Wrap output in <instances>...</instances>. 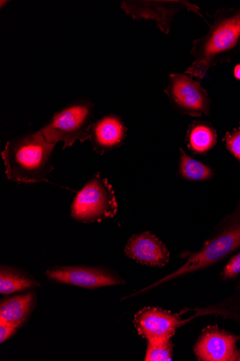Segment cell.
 Returning <instances> with one entry per match:
<instances>
[{
  "mask_svg": "<svg viewBox=\"0 0 240 361\" xmlns=\"http://www.w3.org/2000/svg\"><path fill=\"white\" fill-rule=\"evenodd\" d=\"M240 274V252L233 256L226 265L222 276L225 279L235 278Z\"/></svg>",
  "mask_w": 240,
  "mask_h": 361,
  "instance_id": "cell-19",
  "label": "cell"
},
{
  "mask_svg": "<svg viewBox=\"0 0 240 361\" xmlns=\"http://www.w3.org/2000/svg\"><path fill=\"white\" fill-rule=\"evenodd\" d=\"M240 336L208 326L203 329L197 341L194 351L198 360L233 361L236 360V342Z\"/></svg>",
  "mask_w": 240,
  "mask_h": 361,
  "instance_id": "cell-8",
  "label": "cell"
},
{
  "mask_svg": "<svg viewBox=\"0 0 240 361\" xmlns=\"http://www.w3.org/2000/svg\"><path fill=\"white\" fill-rule=\"evenodd\" d=\"M183 324L178 314L156 307H146L134 318L137 331L148 341L172 338Z\"/></svg>",
  "mask_w": 240,
  "mask_h": 361,
  "instance_id": "cell-9",
  "label": "cell"
},
{
  "mask_svg": "<svg viewBox=\"0 0 240 361\" xmlns=\"http://www.w3.org/2000/svg\"><path fill=\"white\" fill-rule=\"evenodd\" d=\"M229 152L238 160L240 165V127L227 133L224 138Z\"/></svg>",
  "mask_w": 240,
  "mask_h": 361,
  "instance_id": "cell-18",
  "label": "cell"
},
{
  "mask_svg": "<svg viewBox=\"0 0 240 361\" xmlns=\"http://www.w3.org/2000/svg\"><path fill=\"white\" fill-rule=\"evenodd\" d=\"M240 50V13L234 9L217 11L208 35L194 42V61L185 72L203 79L214 66L228 61Z\"/></svg>",
  "mask_w": 240,
  "mask_h": 361,
  "instance_id": "cell-1",
  "label": "cell"
},
{
  "mask_svg": "<svg viewBox=\"0 0 240 361\" xmlns=\"http://www.w3.org/2000/svg\"><path fill=\"white\" fill-rule=\"evenodd\" d=\"M121 8L134 20H155L165 35L169 34L175 16L182 10L194 12L203 18L200 8L187 1H125Z\"/></svg>",
  "mask_w": 240,
  "mask_h": 361,
  "instance_id": "cell-7",
  "label": "cell"
},
{
  "mask_svg": "<svg viewBox=\"0 0 240 361\" xmlns=\"http://www.w3.org/2000/svg\"><path fill=\"white\" fill-rule=\"evenodd\" d=\"M240 247V204L201 248L189 257L186 264L164 281L208 268Z\"/></svg>",
  "mask_w": 240,
  "mask_h": 361,
  "instance_id": "cell-3",
  "label": "cell"
},
{
  "mask_svg": "<svg viewBox=\"0 0 240 361\" xmlns=\"http://www.w3.org/2000/svg\"><path fill=\"white\" fill-rule=\"evenodd\" d=\"M94 106L89 101L72 104L54 114L51 121L39 130L51 144L63 142V149L71 147L77 140H89L88 128L93 117Z\"/></svg>",
  "mask_w": 240,
  "mask_h": 361,
  "instance_id": "cell-4",
  "label": "cell"
},
{
  "mask_svg": "<svg viewBox=\"0 0 240 361\" xmlns=\"http://www.w3.org/2000/svg\"><path fill=\"white\" fill-rule=\"evenodd\" d=\"M56 145L37 133L9 141L2 152L8 178L17 183L46 182L53 170L51 156Z\"/></svg>",
  "mask_w": 240,
  "mask_h": 361,
  "instance_id": "cell-2",
  "label": "cell"
},
{
  "mask_svg": "<svg viewBox=\"0 0 240 361\" xmlns=\"http://www.w3.org/2000/svg\"><path fill=\"white\" fill-rule=\"evenodd\" d=\"M17 328L11 324L0 319V343H3L16 332Z\"/></svg>",
  "mask_w": 240,
  "mask_h": 361,
  "instance_id": "cell-20",
  "label": "cell"
},
{
  "mask_svg": "<svg viewBox=\"0 0 240 361\" xmlns=\"http://www.w3.org/2000/svg\"><path fill=\"white\" fill-rule=\"evenodd\" d=\"M174 345L171 338H164L148 341V348L145 360L169 361L172 360Z\"/></svg>",
  "mask_w": 240,
  "mask_h": 361,
  "instance_id": "cell-17",
  "label": "cell"
},
{
  "mask_svg": "<svg viewBox=\"0 0 240 361\" xmlns=\"http://www.w3.org/2000/svg\"><path fill=\"white\" fill-rule=\"evenodd\" d=\"M118 209L113 186L107 179L97 173L75 197L72 216L80 222H100L114 217Z\"/></svg>",
  "mask_w": 240,
  "mask_h": 361,
  "instance_id": "cell-5",
  "label": "cell"
},
{
  "mask_svg": "<svg viewBox=\"0 0 240 361\" xmlns=\"http://www.w3.org/2000/svg\"><path fill=\"white\" fill-rule=\"evenodd\" d=\"M46 276L58 283L88 288L125 283L121 279L106 270L89 267H54L48 270Z\"/></svg>",
  "mask_w": 240,
  "mask_h": 361,
  "instance_id": "cell-10",
  "label": "cell"
},
{
  "mask_svg": "<svg viewBox=\"0 0 240 361\" xmlns=\"http://www.w3.org/2000/svg\"><path fill=\"white\" fill-rule=\"evenodd\" d=\"M164 92L171 105L182 114L201 117L210 114L211 101L207 91L191 76L170 75V82Z\"/></svg>",
  "mask_w": 240,
  "mask_h": 361,
  "instance_id": "cell-6",
  "label": "cell"
},
{
  "mask_svg": "<svg viewBox=\"0 0 240 361\" xmlns=\"http://www.w3.org/2000/svg\"><path fill=\"white\" fill-rule=\"evenodd\" d=\"M127 128L120 117L110 114L90 125L88 128L93 150L101 154L120 147L127 136Z\"/></svg>",
  "mask_w": 240,
  "mask_h": 361,
  "instance_id": "cell-12",
  "label": "cell"
},
{
  "mask_svg": "<svg viewBox=\"0 0 240 361\" xmlns=\"http://www.w3.org/2000/svg\"><path fill=\"white\" fill-rule=\"evenodd\" d=\"M235 360L240 361V350H237V353H236V360Z\"/></svg>",
  "mask_w": 240,
  "mask_h": 361,
  "instance_id": "cell-22",
  "label": "cell"
},
{
  "mask_svg": "<svg viewBox=\"0 0 240 361\" xmlns=\"http://www.w3.org/2000/svg\"><path fill=\"white\" fill-rule=\"evenodd\" d=\"M186 141L189 149L192 153L204 154L215 147L217 135L210 123L194 121L189 126Z\"/></svg>",
  "mask_w": 240,
  "mask_h": 361,
  "instance_id": "cell-14",
  "label": "cell"
},
{
  "mask_svg": "<svg viewBox=\"0 0 240 361\" xmlns=\"http://www.w3.org/2000/svg\"><path fill=\"white\" fill-rule=\"evenodd\" d=\"M35 298V293H28L3 300L0 305V319L20 327L30 313Z\"/></svg>",
  "mask_w": 240,
  "mask_h": 361,
  "instance_id": "cell-13",
  "label": "cell"
},
{
  "mask_svg": "<svg viewBox=\"0 0 240 361\" xmlns=\"http://www.w3.org/2000/svg\"><path fill=\"white\" fill-rule=\"evenodd\" d=\"M125 254L139 264L151 267H164L170 260L166 245L150 232L132 235L125 247Z\"/></svg>",
  "mask_w": 240,
  "mask_h": 361,
  "instance_id": "cell-11",
  "label": "cell"
},
{
  "mask_svg": "<svg viewBox=\"0 0 240 361\" xmlns=\"http://www.w3.org/2000/svg\"><path fill=\"white\" fill-rule=\"evenodd\" d=\"M179 150V174L183 178L196 182L213 178L215 173L212 169L189 157L182 147Z\"/></svg>",
  "mask_w": 240,
  "mask_h": 361,
  "instance_id": "cell-15",
  "label": "cell"
},
{
  "mask_svg": "<svg viewBox=\"0 0 240 361\" xmlns=\"http://www.w3.org/2000/svg\"><path fill=\"white\" fill-rule=\"evenodd\" d=\"M39 286L36 280L13 269L2 267L0 270V293L2 294H11Z\"/></svg>",
  "mask_w": 240,
  "mask_h": 361,
  "instance_id": "cell-16",
  "label": "cell"
},
{
  "mask_svg": "<svg viewBox=\"0 0 240 361\" xmlns=\"http://www.w3.org/2000/svg\"><path fill=\"white\" fill-rule=\"evenodd\" d=\"M234 75L236 79L240 80V64H237L234 70Z\"/></svg>",
  "mask_w": 240,
  "mask_h": 361,
  "instance_id": "cell-21",
  "label": "cell"
}]
</instances>
